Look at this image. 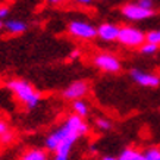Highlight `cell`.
<instances>
[{
	"label": "cell",
	"mask_w": 160,
	"mask_h": 160,
	"mask_svg": "<svg viewBox=\"0 0 160 160\" xmlns=\"http://www.w3.org/2000/svg\"><path fill=\"white\" fill-rule=\"evenodd\" d=\"M9 13H10L9 6H0V19H2V21L8 19Z\"/></svg>",
	"instance_id": "obj_19"
},
{
	"label": "cell",
	"mask_w": 160,
	"mask_h": 160,
	"mask_svg": "<svg viewBox=\"0 0 160 160\" xmlns=\"http://www.w3.org/2000/svg\"><path fill=\"white\" fill-rule=\"evenodd\" d=\"M88 91H90V84L87 81L79 79V81H73L71 85L65 88L62 91V96L63 98L73 102V100H78V98H84L88 94Z\"/></svg>",
	"instance_id": "obj_7"
},
{
	"label": "cell",
	"mask_w": 160,
	"mask_h": 160,
	"mask_svg": "<svg viewBox=\"0 0 160 160\" xmlns=\"http://www.w3.org/2000/svg\"><path fill=\"white\" fill-rule=\"evenodd\" d=\"M137 3L141 5L142 8H146V9H153V0H138Z\"/></svg>",
	"instance_id": "obj_20"
},
{
	"label": "cell",
	"mask_w": 160,
	"mask_h": 160,
	"mask_svg": "<svg viewBox=\"0 0 160 160\" xmlns=\"http://www.w3.org/2000/svg\"><path fill=\"white\" fill-rule=\"evenodd\" d=\"M49 3H52V5H59V3H63L65 0H47Z\"/></svg>",
	"instance_id": "obj_25"
},
{
	"label": "cell",
	"mask_w": 160,
	"mask_h": 160,
	"mask_svg": "<svg viewBox=\"0 0 160 160\" xmlns=\"http://www.w3.org/2000/svg\"><path fill=\"white\" fill-rule=\"evenodd\" d=\"M90 132V126L84 118L78 116V115H71V116L63 122L60 126H58L52 134L47 135L44 146L49 151H56L58 146L66 138H81V137L87 135Z\"/></svg>",
	"instance_id": "obj_1"
},
{
	"label": "cell",
	"mask_w": 160,
	"mask_h": 160,
	"mask_svg": "<svg viewBox=\"0 0 160 160\" xmlns=\"http://www.w3.org/2000/svg\"><path fill=\"white\" fill-rule=\"evenodd\" d=\"M3 28L9 34H22V32L27 31L28 25H27V22H24V21H21V19H6Z\"/></svg>",
	"instance_id": "obj_11"
},
{
	"label": "cell",
	"mask_w": 160,
	"mask_h": 160,
	"mask_svg": "<svg viewBox=\"0 0 160 160\" xmlns=\"http://www.w3.org/2000/svg\"><path fill=\"white\" fill-rule=\"evenodd\" d=\"M8 88L13 92V96L25 104L27 109H35L41 102V94L37 91L28 81L25 79H10L8 82Z\"/></svg>",
	"instance_id": "obj_2"
},
{
	"label": "cell",
	"mask_w": 160,
	"mask_h": 160,
	"mask_svg": "<svg viewBox=\"0 0 160 160\" xmlns=\"http://www.w3.org/2000/svg\"><path fill=\"white\" fill-rule=\"evenodd\" d=\"M119 160H146V157H144V153L135 148H125L119 154Z\"/></svg>",
	"instance_id": "obj_14"
},
{
	"label": "cell",
	"mask_w": 160,
	"mask_h": 160,
	"mask_svg": "<svg viewBox=\"0 0 160 160\" xmlns=\"http://www.w3.org/2000/svg\"><path fill=\"white\" fill-rule=\"evenodd\" d=\"M118 41L122 46H126L129 49H137V47H141L142 44L146 43V34L141 29L135 28V27L126 25V27L119 28Z\"/></svg>",
	"instance_id": "obj_3"
},
{
	"label": "cell",
	"mask_w": 160,
	"mask_h": 160,
	"mask_svg": "<svg viewBox=\"0 0 160 160\" xmlns=\"http://www.w3.org/2000/svg\"><path fill=\"white\" fill-rule=\"evenodd\" d=\"M141 53L146 54V56H151V54H156L157 53V50H159V46L154 43H150V41H146V43L142 44L140 47Z\"/></svg>",
	"instance_id": "obj_15"
},
{
	"label": "cell",
	"mask_w": 160,
	"mask_h": 160,
	"mask_svg": "<svg viewBox=\"0 0 160 160\" xmlns=\"http://www.w3.org/2000/svg\"><path fill=\"white\" fill-rule=\"evenodd\" d=\"M68 32L78 40H92L97 37V28L85 21H71Z\"/></svg>",
	"instance_id": "obj_5"
},
{
	"label": "cell",
	"mask_w": 160,
	"mask_h": 160,
	"mask_svg": "<svg viewBox=\"0 0 160 160\" xmlns=\"http://www.w3.org/2000/svg\"><path fill=\"white\" fill-rule=\"evenodd\" d=\"M119 35V27L110 22L102 24L97 28V37L103 41H116Z\"/></svg>",
	"instance_id": "obj_9"
},
{
	"label": "cell",
	"mask_w": 160,
	"mask_h": 160,
	"mask_svg": "<svg viewBox=\"0 0 160 160\" xmlns=\"http://www.w3.org/2000/svg\"><path fill=\"white\" fill-rule=\"evenodd\" d=\"M53 160H69V156H65V154H59V153H54Z\"/></svg>",
	"instance_id": "obj_22"
},
{
	"label": "cell",
	"mask_w": 160,
	"mask_h": 160,
	"mask_svg": "<svg viewBox=\"0 0 160 160\" xmlns=\"http://www.w3.org/2000/svg\"><path fill=\"white\" fill-rule=\"evenodd\" d=\"M102 160H119V157H115V156H104Z\"/></svg>",
	"instance_id": "obj_24"
},
{
	"label": "cell",
	"mask_w": 160,
	"mask_h": 160,
	"mask_svg": "<svg viewBox=\"0 0 160 160\" xmlns=\"http://www.w3.org/2000/svg\"><path fill=\"white\" fill-rule=\"evenodd\" d=\"M146 41H150V43L160 46V29H153L148 34H146Z\"/></svg>",
	"instance_id": "obj_18"
},
{
	"label": "cell",
	"mask_w": 160,
	"mask_h": 160,
	"mask_svg": "<svg viewBox=\"0 0 160 160\" xmlns=\"http://www.w3.org/2000/svg\"><path fill=\"white\" fill-rule=\"evenodd\" d=\"M79 58H81V50L75 49L69 53V60H77V59H79Z\"/></svg>",
	"instance_id": "obj_21"
},
{
	"label": "cell",
	"mask_w": 160,
	"mask_h": 160,
	"mask_svg": "<svg viewBox=\"0 0 160 160\" xmlns=\"http://www.w3.org/2000/svg\"><path fill=\"white\" fill-rule=\"evenodd\" d=\"M19 160H49V156L41 148H29L21 156Z\"/></svg>",
	"instance_id": "obj_12"
},
{
	"label": "cell",
	"mask_w": 160,
	"mask_h": 160,
	"mask_svg": "<svg viewBox=\"0 0 160 160\" xmlns=\"http://www.w3.org/2000/svg\"><path fill=\"white\" fill-rule=\"evenodd\" d=\"M3 27H5V22H3V21H2V19H0V29H2V28H3Z\"/></svg>",
	"instance_id": "obj_26"
},
{
	"label": "cell",
	"mask_w": 160,
	"mask_h": 160,
	"mask_svg": "<svg viewBox=\"0 0 160 160\" xmlns=\"http://www.w3.org/2000/svg\"><path fill=\"white\" fill-rule=\"evenodd\" d=\"M122 15H123V18L129 21H144V19H148L150 16L154 15V10L153 9H146V8H142L141 5L138 3H126L123 8L121 9Z\"/></svg>",
	"instance_id": "obj_6"
},
{
	"label": "cell",
	"mask_w": 160,
	"mask_h": 160,
	"mask_svg": "<svg viewBox=\"0 0 160 160\" xmlns=\"http://www.w3.org/2000/svg\"><path fill=\"white\" fill-rule=\"evenodd\" d=\"M72 110L78 116L85 118L90 113V106H88L87 102H84V98H78V100H73L72 102Z\"/></svg>",
	"instance_id": "obj_13"
},
{
	"label": "cell",
	"mask_w": 160,
	"mask_h": 160,
	"mask_svg": "<svg viewBox=\"0 0 160 160\" xmlns=\"http://www.w3.org/2000/svg\"><path fill=\"white\" fill-rule=\"evenodd\" d=\"M94 125L96 128H98L100 131H110L112 129V122L107 119V118H97L96 121H94Z\"/></svg>",
	"instance_id": "obj_16"
},
{
	"label": "cell",
	"mask_w": 160,
	"mask_h": 160,
	"mask_svg": "<svg viewBox=\"0 0 160 160\" xmlns=\"http://www.w3.org/2000/svg\"><path fill=\"white\" fill-rule=\"evenodd\" d=\"M144 157L146 160H160V148L157 147H151L144 151Z\"/></svg>",
	"instance_id": "obj_17"
},
{
	"label": "cell",
	"mask_w": 160,
	"mask_h": 160,
	"mask_svg": "<svg viewBox=\"0 0 160 160\" xmlns=\"http://www.w3.org/2000/svg\"><path fill=\"white\" fill-rule=\"evenodd\" d=\"M75 2H77L78 5H90L92 0H75Z\"/></svg>",
	"instance_id": "obj_23"
},
{
	"label": "cell",
	"mask_w": 160,
	"mask_h": 160,
	"mask_svg": "<svg viewBox=\"0 0 160 160\" xmlns=\"http://www.w3.org/2000/svg\"><path fill=\"white\" fill-rule=\"evenodd\" d=\"M15 141V132L5 119H0V146H10Z\"/></svg>",
	"instance_id": "obj_10"
},
{
	"label": "cell",
	"mask_w": 160,
	"mask_h": 160,
	"mask_svg": "<svg viewBox=\"0 0 160 160\" xmlns=\"http://www.w3.org/2000/svg\"><path fill=\"white\" fill-rule=\"evenodd\" d=\"M92 63H94L96 68H98L100 71L107 73H118L122 68V63L119 60V58L112 53H106V52L96 54L92 58Z\"/></svg>",
	"instance_id": "obj_4"
},
{
	"label": "cell",
	"mask_w": 160,
	"mask_h": 160,
	"mask_svg": "<svg viewBox=\"0 0 160 160\" xmlns=\"http://www.w3.org/2000/svg\"><path fill=\"white\" fill-rule=\"evenodd\" d=\"M131 78L134 79V82H137L141 87H147V88H154L160 85V77L159 75H154V73H147L141 69H131L129 72Z\"/></svg>",
	"instance_id": "obj_8"
}]
</instances>
